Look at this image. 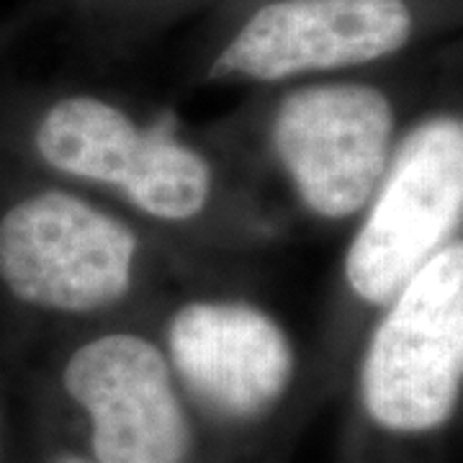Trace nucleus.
I'll return each mask as SVG.
<instances>
[{"label": "nucleus", "mask_w": 463, "mask_h": 463, "mask_svg": "<svg viewBox=\"0 0 463 463\" xmlns=\"http://www.w3.org/2000/svg\"><path fill=\"white\" fill-rule=\"evenodd\" d=\"M234 276L62 183L26 178L0 206V294L52 340L142 322L185 286Z\"/></svg>", "instance_id": "f03ea898"}, {"label": "nucleus", "mask_w": 463, "mask_h": 463, "mask_svg": "<svg viewBox=\"0 0 463 463\" xmlns=\"http://www.w3.org/2000/svg\"><path fill=\"white\" fill-rule=\"evenodd\" d=\"M14 147L26 178L85 191L230 270L288 237L291 222L173 111L137 114L99 93H60L33 109Z\"/></svg>", "instance_id": "f257e3e1"}, {"label": "nucleus", "mask_w": 463, "mask_h": 463, "mask_svg": "<svg viewBox=\"0 0 463 463\" xmlns=\"http://www.w3.org/2000/svg\"><path fill=\"white\" fill-rule=\"evenodd\" d=\"M417 36L410 0H268L206 67V83L279 85L373 65Z\"/></svg>", "instance_id": "6e6552de"}, {"label": "nucleus", "mask_w": 463, "mask_h": 463, "mask_svg": "<svg viewBox=\"0 0 463 463\" xmlns=\"http://www.w3.org/2000/svg\"><path fill=\"white\" fill-rule=\"evenodd\" d=\"M315 364L317 386L347 381L373 319L463 230V116H414L379 188L350 224Z\"/></svg>", "instance_id": "7ed1b4c3"}, {"label": "nucleus", "mask_w": 463, "mask_h": 463, "mask_svg": "<svg viewBox=\"0 0 463 463\" xmlns=\"http://www.w3.org/2000/svg\"><path fill=\"white\" fill-rule=\"evenodd\" d=\"M347 379L368 438L420 446L448 432L463 397V237L435 252L373 319Z\"/></svg>", "instance_id": "423d86ee"}, {"label": "nucleus", "mask_w": 463, "mask_h": 463, "mask_svg": "<svg viewBox=\"0 0 463 463\" xmlns=\"http://www.w3.org/2000/svg\"><path fill=\"white\" fill-rule=\"evenodd\" d=\"M39 463H93L88 456H85L80 448L75 446L70 438H57V443H52L47 448V453L42 456Z\"/></svg>", "instance_id": "1a4fd4ad"}, {"label": "nucleus", "mask_w": 463, "mask_h": 463, "mask_svg": "<svg viewBox=\"0 0 463 463\" xmlns=\"http://www.w3.org/2000/svg\"><path fill=\"white\" fill-rule=\"evenodd\" d=\"M407 127L381 85L309 80L283 90L250 132L212 139L288 222L345 227L379 188Z\"/></svg>", "instance_id": "20e7f679"}, {"label": "nucleus", "mask_w": 463, "mask_h": 463, "mask_svg": "<svg viewBox=\"0 0 463 463\" xmlns=\"http://www.w3.org/2000/svg\"><path fill=\"white\" fill-rule=\"evenodd\" d=\"M52 386L93 463L216 461L147 319L57 337Z\"/></svg>", "instance_id": "0eeeda50"}, {"label": "nucleus", "mask_w": 463, "mask_h": 463, "mask_svg": "<svg viewBox=\"0 0 463 463\" xmlns=\"http://www.w3.org/2000/svg\"><path fill=\"white\" fill-rule=\"evenodd\" d=\"M147 327L216 461L263 443L317 386L291 330L237 286H185Z\"/></svg>", "instance_id": "39448f33"}, {"label": "nucleus", "mask_w": 463, "mask_h": 463, "mask_svg": "<svg viewBox=\"0 0 463 463\" xmlns=\"http://www.w3.org/2000/svg\"><path fill=\"white\" fill-rule=\"evenodd\" d=\"M0 463H3V422H0Z\"/></svg>", "instance_id": "9d476101"}]
</instances>
